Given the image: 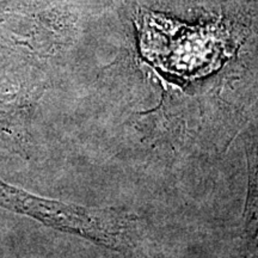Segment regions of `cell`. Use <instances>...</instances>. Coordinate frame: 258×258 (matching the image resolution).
Returning a JSON list of instances; mask_svg holds the SVG:
<instances>
[{
	"label": "cell",
	"mask_w": 258,
	"mask_h": 258,
	"mask_svg": "<svg viewBox=\"0 0 258 258\" xmlns=\"http://www.w3.org/2000/svg\"><path fill=\"white\" fill-rule=\"evenodd\" d=\"M30 147L29 104L16 93H0V151L28 156Z\"/></svg>",
	"instance_id": "obj_2"
},
{
	"label": "cell",
	"mask_w": 258,
	"mask_h": 258,
	"mask_svg": "<svg viewBox=\"0 0 258 258\" xmlns=\"http://www.w3.org/2000/svg\"><path fill=\"white\" fill-rule=\"evenodd\" d=\"M123 256H124V258H152L147 252H145V251L143 250V247L139 250L133 251V252L125 253V254H123Z\"/></svg>",
	"instance_id": "obj_4"
},
{
	"label": "cell",
	"mask_w": 258,
	"mask_h": 258,
	"mask_svg": "<svg viewBox=\"0 0 258 258\" xmlns=\"http://www.w3.org/2000/svg\"><path fill=\"white\" fill-rule=\"evenodd\" d=\"M0 207L54 230L74 234L122 254L141 249L140 222L133 213L42 198L0 179Z\"/></svg>",
	"instance_id": "obj_1"
},
{
	"label": "cell",
	"mask_w": 258,
	"mask_h": 258,
	"mask_svg": "<svg viewBox=\"0 0 258 258\" xmlns=\"http://www.w3.org/2000/svg\"><path fill=\"white\" fill-rule=\"evenodd\" d=\"M247 194L244 208V258H258V123L245 133Z\"/></svg>",
	"instance_id": "obj_3"
}]
</instances>
